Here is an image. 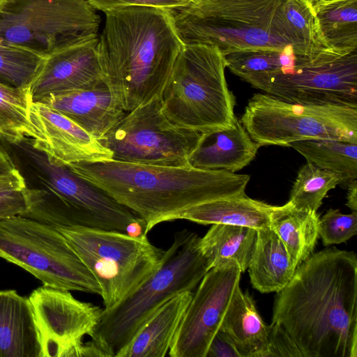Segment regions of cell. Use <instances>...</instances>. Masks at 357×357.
<instances>
[{
  "label": "cell",
  "mask_w": 357,
  "mask_h": 357,
  "mask_svg": "<svg viewBox=\"0 0 357 357\" xmlns=\"http://www.w3.org/2000/svg\"><path fill=\"white\" fill-rule=\"evenodd\" d=\"M298 266L271 227L257 230L248 267L253 288L261 293L278 292L289 282Z\"/></svg>",
  "instance_id": "cell-23"
},
{
  "label": "cell",
  "mask_w": 357,
  "mask_h": 357,
  "mask_svg": "<svg viewBox=\"0 0 357 357\" xmlns=\"http://www.w3.org/2000/svg\"><path fill=\"white\" fill-rule=\"evenodd\" d=\"M244 80L289 102L357 107V50L326 48L310 56L296 54L287 71Z\"/></svg>",
  "instance_id": "cell-11"
},
{
  "label": "cell",
  "mask_w": 357,
  "mask_h": 357,
  "mask_svg": "<svg viewBox=\"0 0 357 357\" xmlns=\"http://www.w3.org/2000/svg\"><path fill=\"white\" fill-rule=\"evenodd\" d=\"M100 23L87 0H4L0 8V45L44 58L96 37Z\"/></svg>",
  "instance_id": "cell-8"
},
{
  "label": "cell",
  "mask_w": 357,
  "mask_h": 357,
  "mask_svg": "<svg viewBox=\"0 0 357 357\" xmlns=\"http://www.w3.org/2000/svg\"><path fill=\"white\" fill-rule=\"evenodd\" d=\"M201 0H198V2L200 1Z\"/></svg>",
  "instance_id": "cell-43"
},
{
  "label": "cell",
  "mask_w": 357,
  "mask_h": 357,
  "mask_svg": "<svg viewBox=\"0 0 357 357\" xmlns=\"http://www.w3.org/2000/svg\"><path fill=\"white\" fill-rule=\"evenodd\" d=\"M307 162L337 174L347 187L357 178V142L333 139H307L289 143Z\"/></svg>",
  "instance_id": "cell-27"
},
{
  "label": "cell",
  "mask_w": 357,
  "mask_h": 357,
  "mask_svg": "<svg viewBox=\"0 0 357 357\" xmlns=\"http://www.w3.org/2000/svg\"><path fill=\"white\" fill-rule=\"evenodd\" d=\"M28 208V187L20 170L0 174V220L22 215Z\"/></svg>",
  "instance_id": "cell-34"
},
{
  "label": "cell",
  "mask_w": 357,
  "mask_h": 357,
  "mask_svg": "<svg viewBox=\"0 0 357 357\" xmlns=\"http://www.w3.org/2000/svg\"><path fill=\"white\" fill-rule=\"evenodd\" d=\"M4 0H0V8L3 3Z\"/></svg>",
  "instance_id": "cell-41"
},
{
  "label": "cell",
  "mask_w": 357,
  "mask_h": 357,
  "mask_svg": "<svg viewBox=\"0 0 357 357\" xmlns=\"http://www.w3.org/2000/svg\"><path fill=\"white\" fill-rule=\"evenodd\" d=\"M0 357H43L31 303L15 290L0 291Z\"/></svg>",
  "instance_id": "cell-20"
},
{
  "label": "cell",
  "mask_w": 357,
  "mask_h": 357,
  "mask_svg": "<svg viewBox=\"0 0 357 357\" xmlns=\"http://www.w3.org/2000/svg\"><path fill=\"white\" fill-rule=\"evenodd\" d=\"M45 58L29 50L0 45V82L29 87Z\"/></svg>",
  "instance_id": "cell-33"
},
{
  "label": "cell",
  "mask_w": 357,
  "mask_h": 357,
  "mask_svg": "<svg viewBox=\"0 0 357 357\" xmlns=\"http://www.w3.org/2000/svg\"><path fill=\"white\" fill-rule=\"evenodd\" d=\"M259 147L236 119L230 128L203 132L188 162L198 169L236 172L255 158Z\"/></svg>",
  "instance_id": "cell-19"
},
{
  "label": "cell",
  "mask_w": 357,
  "mask_h": 357,
  "mask_svg": "<svg viewBox=\"0 0 357 357\" xmlns=\"http://www.w3.org/2000/svg\"><path fill=\"white\" fill-rule=\"evenodd\" d=\"M256 236L253 228L214 224L199 238L198 246L211 269L236 265L243 273L248 269Z\"/></svg>",
  "instance_id": "cell-25"
},
{
  "label": "cell",
  "mask_w": 357,
  "mask_h": 357,
  "mask_svg": "<svg viewBox=\"0 0 357 357\" xmlns=\"http://www.w3.org/2000/svg\"><path fill=\"white\" fill-rule=\"evenodd\" d=\"M202 133L172 123L156 97L126 112L99 142L115 160L177 167L189 164Z\"/></svg>",
  "instance_id": "cell-12"
},
{
  "label": "cell",
  "mask_w": 357,
  "mask_h": 357,
  "mask_svg": "<svg viewBox=\"0 0 357 357\" xmlns=\"http://www.w3.org/2000/svg\"><path fill=\"white\" fill-rule=\"evenodd\" d=\"M312 4L326 45L357 50V0H318Z\"/></svg>",
  "instance_id": "cell-28"
},
{
  "label": "cell",
  "mask_w": 357,
  "mask_h": 357,
  "mask_svg": "<svg viewBox=\"0 0 357 357\" xmlns=\"http://www.w3.org/2000/svg\"><path fill=\"white\" fill-rule=\"evenodd\" d=\"M337 185V174L307 162L298 172L289 202L296 208L317 211L328 192Z\"/></svg>",
  "instance_id": "cell-32"
},
{
  "label": "cell",
  "mask_w": 357,
  "mask_h": 357,
  "mask_svg": "<svg viewBox=\"0 0 357 357\" xmlns=\"http://www.w3.org/2000/svg\"><path fill=\"white\" fill-rule=\"evenodd\" d=\"M0 257L45 285L100 294L98 282L63 235L33 219L15 215L0 220Z\"/></svg>",
  "instance_id": "cell-9"
},
{
  "label": "cell",
  "mask_w": 357,
  "mask_h": 357,
  "mask_svg": "<svg viewBox=\"0 0 357 357\" xmlns=\"http://www.w3.org/2000/svg\"><path fill=\"white\" fill-rule=\"evenodd\" d=\"M226 68L243 79L284 72L296 63V54L291 46L284 49H250L225 54Z\"/></svg>",
  "instance_id": "cell-31"
},
{
  "label": "cell",
  "mask_w": 357,
  "mask_h": 357,
  "mask_svg": "<svg viewBox=\"0 0 357 357\" xmlns=\"http://www.w3.org/2000/svg\"><path fill=\"white\" fill-rule=\"evenodd\" d=\"M16 168L11 157L0 146V174L10 172Z\"/></svg>",
  "instance_id": "cell-40"
},
{
  "label": "cell",
  "mask_w": 357,
  "mask_h": 357,
  "mask_svg": "<svg viewBox=\"0 0 357 357\" xmlns=\"http://www.w3.org/2000/svg\"><path fill=\"white\" fill-rule=\"evenodd\" d=\"M271 227L299 266L315 248L319 236V217L317 211L296 208L288 202L275 213Z\"/></svg>",
  "instance_id": "cell-26"
},
{
  "label": "cell",
  "mask_w": 357,
  "mask_h": 357,
  "mask_svg": "<svg viewBox=\"0 0 357 357\" xmlns=\"http://www.w3.org/2000/svg\"><path fill=\"white\" fill-rule=\"evenodd\" d=\"M97 10L105 13L131 6H146L172 10L197 3L198 0H87Z\"/></svg>",
  "instance_id": "cell-36"
},
{
  "label": "cell",
  "mask_w": 357,
  "mask_h": 357,
  "mask_svg": "<svg viewBox=\"0 0 357 357\" xmlns=\"http://www.w3.org/2000/svg\"><path fill=\"white\" fill-rule=\"evenodd\" d=\"M346 206L352 211H357V181L354 180L347 185Z\"/></svg>",
  "instance_id": "cell-39"
},
{
  "label": "cell",
  "mask_w": 357,
  "mask_h": 357,
  "mask_svg": "<svg viewBox=\"0 0 357 357\" xmlns=\"http://www.w3.org/2000/svg\"><path fill=\"white\" fill-rule=\"evenodd\" d=\"M199 238L185 229L175 233L155 273L132 294L112 307L102 309L89 336L105 356L116 357L167 301L199 284L211 269L199 248Z\"/></svg>",
  "instance_id": "cell-4"
},
{
  "label": "cell",
  "mask_w": 357,
  "mask_h": 357,
  "mask_svg": "<svg viewBox=\"0 0 357 357\" xmlns=\"http://www.w3.org/2000/svg\"><path fill=\"white\" fill-rule=\"evenodd\" d=\"M13 146L43 185L40 189L70 207L82 226L127 233L130 226L144 222L128 208L68 166L51 162L45 153L33 147L31 138L24 137Z\"/></svg>",
  "instance_id": "cell-13"
},
{
  "label": "cell",
  "mask_w": 357,
  "mask_h": 357,
  "mask_svg": "<svg viewBox=\"0 0 357 357\" xmlns=\"http://www.w3.org/2000/svg\"><path fill=\"white\" fill-rule=\"evenodd\" d=\"M105 82L98 36L64 47L45 58L30 84L33 102L89 89Z\"/></svg>",
  "instance_id": "cell-16"
},
{
  "label": "cell",
  "mask_w": 357,
  "mask_h": 357,
  "mask_svg": "<svg viewBox=\"0 0 357 357\" xmlns=\"http://www.w3.org/2000/svg\"><path fill=\"white\" fill-rule=\"evenodd\" d=\"M29 87H15L0 82V137L9 143L24 137L34 139L30 119L32 103Z\"/></svg>",
  "instance_id": "cell-30"
},
{
  "label": "cell",
  "mask_w": 357,
  "mask_h": 357,
  "mask_svg": "<svg viewBox=\"0 0 357 357\" xmlns=\"http://www.w3.org/2000/svg\"><path fill=\"white\" fill-rule=\"evenodd\" d=\"M29 298L43 357L104 356L91 340L83 342L98 324L102 308L76 299L70 291L45 284L34 289Z\"/></svg>",
  "instance_id": "cell-14"
},
{
  "label": "cell",
  "mask_w": 357,
  "mask_h": 357,
  "mask_svg": "<svg viewBox=\"0 0 357 357\" xmlns=\"http://www.w3.org/2000/svg\"><path fill=\"white\" fill-rule=\"evenodd\" d=\"M105 15L99 36L105 82L127 112L160 98L185 44L170 10L131 6Z\"/></svg>",
  "instance_id": "cell-3"
},
{
  "label": "cell",
  "mask_w": 357,
  "mask_h": 357,
  "mask_svg": "<svg viewBox=\"0 0 357 357\" xmlns=\"http://www.w3.org/2000/svg\"><path fill=\"white\" fill-rule=\"evenodd\" d=\"M56 229L98 282L105 308L139 288L160 268L165 250L147 236L84 226Z\"/></svg>",
  "instance_id": "cell-7"
},
{
  "label": "cell",
  "mask_w": 357,
  "mask_h": 357,
  "mask_svg": "<svg viewBox=\"0 0 357 357\" xmlns=\"http://www.w3.org/2000/svg\"><path fill=\"white\" fill-rule=\"evenodd\" d=\"M220 329L234 344L241 357H266L268 325L259 315L255 301L238 286Z\"/></svg>",
  "instance_id": "cell-24"
},
{
  "label": "cell",
  "mask_w": 357,
  "mask_h": 357,
  "mask_svg": "<svg viewBox=\"0 0 357 357\" xmlns=\"http://www.w3.org/2000/svg\"><path fill=\"white\" fill-rule=\"evenodd\" d=\"M284 1L201 0L170 12L185 45L215 46L225 56L243 50L289 46L281 16Z\"/></svg>",
  "instance_id": "cell-5"
},
{
  "label": "cell",
  "mask_w": 357,
  "mask_h": 357,
  "mask_svg": "<svg viewBox=\"0 0 357 357\" xmlns=\"http://www.w3.org/2000/svg\"><path fill=\"white\" fill-rule=\"evenodd\" d=\"M30 119L36 130L33 147L54 164L112 159V153L74 121L40 102H32Z\"/></svg>",
  "instance_id": "cell-17"
},
{
  "label": "cell",
  "mask_w": 357,
  "mask_h": 357,
  "mask_svg": "<svg viewBox=\"0 0 357 357\" xmlns=\"http://www.w3.org/2000/svg\"><path fill=\"white\" fill-rule=\"evenodd\" d=\"M240 122L259 146H287L307 139L357 142L356 107L289 102L258 93L249 100Z\"/></svg>",
  "instance_id": "cell-10"
},
{
  "label": "cell",
  "mask_w": 357,
  "mask_h": 357,
  "mask_svg": "<svg viewBox=\"0 0 357 357\" xmlns=\"http://www.w3.org/2000/svg\"><path fill=\"white\" fill-rule=\"evenodd\" d=\"M241 271L236 265L213 268L203 277L187 307L169 351L171 357H206L210 343L236 289Z\"/></svg>",
  "instance_id": "cell-15"
},
{
  "label": "cell",
  "mask_w": 357,
  "mask_h": 357,
  "mask_svg": "<svg viewBox=\"0 0 357 357\" xmlns=\"http://www.w3.org/2000/svg\"><path fill=\"white\" fill-rule=\"evenodd\" d=\"M356 233L357 211L343 214L338 209L330 208L319 219V236L325 246L344 243Z\"/></svg>",
  "instance_id": "cell-35"
},
{
  "label": "cell",
  "mask_w": 357,
  "mask_h": 357,
  "mask_svg": "<svg viewBox=\"0 0 357 357\" xmlns=\"http://www.w3.org/2000/svg\"><path fill=\"white\" fill-rule=\"evenodd\" d=\"M206 357H241L234 344L220 329L213 337Z\"/></svg>",
  "instance_id": "cell-38"
},
{
  "label": "cell",
  "mask_w": 357,
  "mask_h": 357,
  "mask_svg": "<svg viewBox=\"0 0 357 357\" xmlns=\"http://www.w3.org/2000/svg\"><path fill=\"white\" fill-rule=\"evenodd\" d=\"M192 295V291H186L167 301L116 357L165 356L172 347Z\"/></svg>",
  "instance_id": "cell-21"
},
{
  "label": "cell",
  "mask_w": 357,
  "mask_h": 357,
  "mask_svg": "<svg viewBox=\"0 0 357 357\" xmlns=\"http://www.w3.org/2000/svg\"><path fill=\"white\" fill-rule=\"evenodd\" d=\"M75 174L105 190L144 222V234L173 221L182 211L208 202L245 194L248 174L184 166L136 164L113 159L75 162Z\"/></svg>",
  "instance_id": "cell-2"
},
{
  "label": "cell",
  "mask_w": 357,
  "mask_h": 357,
  "mask_svg": "<svg viewBox=\"0 0 357 357\" xmlns=\"http://www.w3.org/2000/svg\"><path fill=\"white\" fill-rule=\"evenodd\" d=\"M303 357V354L285 330L278 324L268 325L266 357Z\"/></svg>",
  "instance_id": "cell-37"
},
{
  "label": "cell",
  "mask_w": 357,
  "mask_h": 357,
  "mask_svg": "<svg viewBox=\"0 0 357 357\" xmlns=\"http://www.w3.org/2000/svg\"><path fill=\"white\" fill-rule=\"evenodd\" d=\"M225 68L217 47L185 45L160 96L167 118L202 132L231 128L237 119L235 98L227 86Z\"/></svg>",
  "instance_id": "cell-6"
},
{
  "label": "cell",
  "mask_w": 357,
  "mask_h": 357,
  "mask_svg": "<svg viewBox=\"0 0 357 357\" xmlns=\"http://www.w3.org/2000/svg\"><path fill=\"white\" fill-rule=\"evenodd\" d=\"M281 16L286 38L296 54L310 56L329 48L321 38L310 0H284Z\"/></svg>",
  "instance_id": "cell-29"
},
{
  "label": "cell",
  "mask_w": 357,
  "mask_h": 357,
  "mask_svg": "<svg viewBox=\"0 0 357 357\" xmlns=\"http://www.w3.org/2000/svg\"><path fill=\"white\" fill-rule=\"evenodd\" d=\"M282 206H273L245 194L216 199L190 207L174 219L201 225L224 224L261 229L271 227Z\"/></svg>",
  "instance_id": "cell-22"
},
{
  "label": "cell",
  "mask_w": 357,
  "mask_h": 357,
  "mask_svg": "<svg viewBox=\"0 0 357 357\" xmlns=\"http://www.w3.org/2000/svg\"><path fill=\"white\" fill-rule=\"evenodd\" d=\"M272 322L303 357H357V258L328 248L312 254L276 292Z\"/></svg>",
  "instance_id": "cell-1"
},
{
  "label": "cell",
  "mask_w": 357,
  "mask_h": 357,
  "mask_svg": "<svg viewBox=\"0 0 357 357\" xmlns=\"http://www.w3.org/2000/svg\"><path fill=\"white\" fill-rule=\"evenodd\" d=\"M39 102L66 116L98 140L126 113L105 82L89 89L52 95Z\"/></svg>",
  "instance_id": "cell-18"
},
{
  "label": "cell",
  "mask_w": 357,
  "mask_h": 357,
  "mask_svg": "<svg viewBox=\"0 0 357 357\" xmlns=\"http://www.w3.org/2000/svg\"><path fill=\"white\" fill-rule=\"evenodd\" d=\"M318 0H310V1L314 3V2L317 1Z\"/></svg>",
  "instance_id": "cell-42"
}]
</instances>
